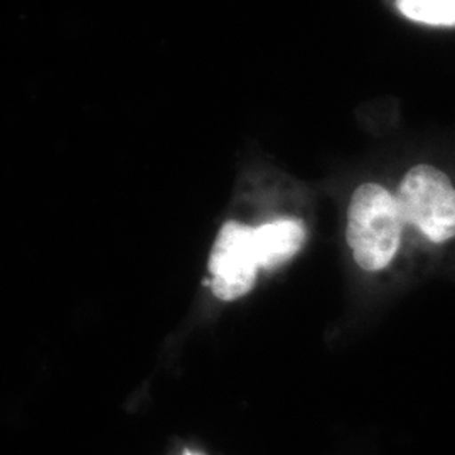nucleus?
Returning <instances> with one entry per match:
<instances>
[{"label": "nucleus", "mask_w": 455, "mask_h": 455, "mask_svg": "<svg viewBox=\"0 0 455 455\" xmlns=\"http://www.w3.org/2000/svg\"><path fill=\"white\" fill-rule=\"evenodd\" d=\"M396 197L378 184H363L351 197L347 212V243L355 260L368 272L390 265L403 231Z\"/></svg>", "instance_id": "obj_1"}, {"label": "nucleus", "mask_w": 455, "mask_h": 455, "mask_svg": "<svg viewBox=\"0 0 455 455\" xmlns=\"http://www.w3.org/2000/svg\"><path fill=\"white\" fill-rule=\"evenodd\" d=\"M396 201L403 221L443 243L455 236V189L451 180L432 165L420 164L408 171Z\"/></svg>", "instance_id": "obj_2"}, {"label": "nucleus", "mask_w": 455, "mask_h": 455, "mask_svg": "<svg viewBox=\"0 0 455 455\" xmlns=\"http://www.w3.org/2000/svg\"><path fill=\"white\" fill-rule=\"evenodd\" d=\"M259 268L253 228L228 221L214 242L210 259L212 292L223 300L242 297L253 287Z\"/></svg>", "instance_id": "obj_3"}, {"label": "nucleus", "mask_w": 455, "mask_h": 455, "mask_svg": "<svg viewBox=\"0 0 455 455\" xmlns=\"http://www.w3.org/2000/svg\"><path fill=\"white\" fill-rule=\"evenodd\" d=\"M306 240V228L297 220H278L253 228V242L261 268H275L291 260Z\"/></svg>", "instance_id": "obj_4"}, {"label": "nucleus", "mask_w": 455, "mask_h": 455, "mask_svg": "<svg viewBox=\"0 0 455 455\" xmlns=\"http://www.w3.org/2000/svg\"><path fill=\"white\" fill-rule=\"evenodd\" d=\"M403 16L432 26H454L455 0H398Z\"/></svg>", "instance_id": "obj_5"}, {"label": "nucleus", "mask_w": 455, "mask_h": 455, "mask_svg": "<svg viewBox=\"0 0 455 455\" xmlns=\"http://www.w3.org/2000/svg\"><path fill=\"white\" fill-rule=\"evenodd\" d=\"M186 455H197V454H191V452H188Z\"/></svg>", "instance_id": "obj_6"}]
</instances>
